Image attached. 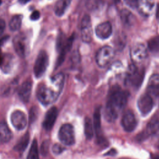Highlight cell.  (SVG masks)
<instances>
[{
    "instance_id": "obj_1",
    "label": "cell",
    "mask_w": 159,
    "mask_h": 159,
    "mask_svg": "<svg viewBox=\"0 0 159 159\" xmlns=\"http://www.w3.org/2000/svg\"><path fill=\"white\" fill-rule=\"evenodd\" d=\"M129 98V93L118 85L113 86L108 94L104 111V117L109 122H114L124 108Z\"/></svg>"
},
{
    "instance_id": "obj_2",
    "label": "cell",
    "mask_w": 159,
    "mask_h": 159,
    "mask_svg": "<svg viewBox=\"0 0 159 159\" xmlns=\"http://www.w3.org/2000/svg\"><path fill=\"white\" fill-rule=\"evenodd\" d=\"M64 75L60 73L52 79V86L48 87L42 83L39 85L37 90V97L44 106H47L57 100L60 94L64 84Z\"/></svg>"
},
{
    "instance_id": "obj_3",
    "label": "cell",
    "mask_w": 159,
    "mask_h": 159,
    "mask_svg": "<svg viewBox=\"0 0 159 159\" xmlns=\"http://www.w3.org/2000/svg\"><path fill=\"white\" fill-rule=\"evenodd\" d=\"M145 76V70L132 65L127 74L125 83L133 88H139L142 84Z\"/></svg>"
},
{
    "instance_id": "obj_4",
    "label": "cell",
    "mask_w": 159,
    "mask_h": 159,
    "mask_svg": "<svg viewBox=\"0 0 159 159\" xmlns=\"http://www.w3.org/2000/svg\"><path fill=\"white\" fill-rule=\"evenodd\" d=\"M58 139L65 145H73L75 142V135L73 125L70 124L62 125L58 132Z\"/></svg>"
},
{
    "instance_id": "obj_5",
    "label": "cell",
    "mask_w": 159,
    "mask_h": 159,
    "mask_svg": "<svg viewBox=\"0 0 159 159\" xmlns=\"http://www.w3.org/2000/svg\"><path fill=\"white\" fill-rule=\"evenodd\" d=\"M114 55L115 51L111 47L104 46L96 53V63L99 66L104 67L111 61Z\"/></svg>"
},
{
    "instance_id": "obj_6",
    "label": "cell",
    "mask_w": 159,
    "mask_h": 159,
    "mask_svg": "<svg viewBox=\"0 0 159 159\" xmlns=\"http://www.w3.org/2000/svg\"><path fill=\"white\" fill-rule=\"evenodd\" d=\"M48 65V56L44 50L39 53L34 66V73L36 78H41L45 73Z\"/></svg>"
},
{
    "instance_id": "obj_7",
    "label": "cell",
    "mask_w": 159,
    "mask_h": 159,
    "mask_svg": "<svg viewBox=\"0 0 159 159\" xmlns=\"http://www.w3.org/2000/svg\"><path fill=\"white\" fill-rule=\"evenodd\" d=\"M13 45L16 53L20 57L24 58L29 51V41L22 34L17 35L13 39Z\"/></svg>"
},
{
    "instance_id": "obj_8",
    "label": "cell",
    "mask_w": 159,
    "mask_h": 159,
    "mask_svg": "<svg viewBox=\"0 0 159 159\" xmlns=\"http://www.w3.org/2000/svg\"><path fill=\"white\" fill-rule=\"evenodd\" d=\"M137 106L143 116L148 115L153 107L152 96L147 93L142 94L138 99Z\"/></svg>"
},
{
    "instance_id": "obj_9",
    "label": "cell",
    "mask_w": 159,
    "mask_h": 159,
    "mask_svg": "<svg viewBox=\"0 0 159 159\" xmlns=\"http://www.w3.org/2000/svg\"><path fill=\"white\" fill-rule=\"evenodd\" d=\"M147 55V48L144 44L138 43L130 50V58L134 63H140L145 60Z\"/></svg>"
},
{
    "instance_id": "obj_10",
    "label": "cell",
    "mask_w": 159,
    "mask_h": 159,
    "mask_svg": "<svg viewBox=\"0 0 159 159\" xmlns=\"http://www.w3.org/2000/svg\"><path fill=\"white\" fill-rule=\"evenodd\" d=\"M121 124L124 130L127 132H132L136 127L137 120L134 112L130 110H127L123 114Z\"/></svg>"
},
{
    "instance_id": "obj_11",
    "label": "cell",
    "mask_w": 159,
    "mask_h": 159,
    "mask_svg": "<svg viewBox=\"0 0 159 159\" xmlns=\"http://www.w3.org/2000/svg\"><path fill=\"white\" fill-rule=\"evenodd\" d=\"M11 121L12 125L19 130L25 129L27 124L25 114L20 111H15L11 115Z\"/></svg>"
},
{
    "instance_id": "obj_12",
    "label": "cell",
    "mask_w": 159,
    "mask_h": 159,
    "mask_svg": "<svg viewBox=\"0 0 159 159\" xmlns=\"http://www.w3.org/2000/svg\"><path fill=\"white\" fill-rule=\"evenodd\" d=\"M93 30L90 17L86 15L83 17L81 22V38L83 42L88 43L92 39Z\"/></svg>"
},
{
    "instance_id": "obj_13",
    "label": "cell",
    "mask_w": 159,
    "mask_h": 159,
    "mask_svg": "<svg viewBox=\"0 0 159 159\" xmlns=\"http://www.w3.org/2000/svg\"><path fill=\"white\" fill-rule=\"evenodd\" d=\"M58 113V109L55 106H53L48 110L42 123V126L45 130L49 131L52 129L57 120Z\"/></svg>"
},
{
    "instance_id": "obj_14",
    "label": "cell",
    "mask_w": 159,
    "mask_h": 159,
    "mask_svg": "<svg viewBox=\"0 0 159 159\" xmlns=\"http://www.w3.org/2000/svg\"><path fill=\"white\" fill-rule=\"evenodd\" d=\"M32 82L31 80H27L20 86L18 90V95L23 102H28L31 95Z\"/></svg>"
},
{
    "instance_id": "obj_15",
    "label": "cell",
    "mask_w": 159,
    "mask_h": 159,
    "mask_svg": "<svg viewBox=\"0 0 159 159\" xmlns=\"http://www.w3.org/2000/svg\"><path fill=\"white\" fill-rule=\"evenodd\" d=\"M112 32V27L110 22H104L96 27L95 33L98 38L102 40L108 39Z\"/></svg>"
},
{
    "instance_id": "obj_16",
    "label": "cell",
    "mask_w": 159,
    "mask_h": 159,
    "mask_svg": "<svg viewBox=\"0 0 159 159\" xmlns=\"http://www.w3.org/2000/svg\"><path fill=\"white\" fill-rule=\"evenodd\" d=\"M154 6V0H138L137 8L142 15L149 16L153 12Z\"/></svg>"
},
{
    "instance_id": "obj_17",
    "label": "cell",
    "mask_w": 159,
    "mask_h": 159,
    "mask_svg": "<svg viewBox=\"0 0 159 159\" xmlns=\"http://www.w3.org/2000/svg\"><path fill=\"white\" fill-rule=\"evenodd\" d=\"M101 108L97 107L93 114V124L94 127V131L96 133V137L98 139L99 142H102L103 138L102 137L101 132Z\"/></svg>"
},
{
    "instance_id": "obj_18",
    "label": "cell",
    "mask_w": 159,
    "mask_h": 159,
    "mask_svg": "<svg viewBox=\"0 0 159 159\" xmlns=\"http://www.w3.org/2000/svg\"><path fill=\"white\" fill-rule=\"evenodd\" d=\"M147 93L152 96L159 95V74H153L150 76L147 84Z\"/></svg>"
},
{
    "instance_id": "obj_19",
    "label": "cell",
    "mask_w": 159,
    "mask_h": 159,
    "mask_svg": "<svg viewBox=\"0 0 159 159\" xmlns=\"http://www.w3.org/2000/svg\"><path fill=\"white\" fill-rule=\"evenodd\" d=\"M12 137V133L7 123L2 120L0 122V142L7 143Z\"/></svg>"
},
{
    "instance_id": "obj_20",
    "label": "cell",
    "mask_w": 159,
    "mask_h": 159,
    "mask_svg": "<svg viewBox=\"0 0 159 159\" xmlns=\"http://www.w3.org/2000/svg\"><path fill=\"white\" fill-rule=\"evenodd\" d=\"M71 0H58L54 7V12L56 16H62L68 9Z\"/></svg>"
},
{
    "instance_id": "obj_21",
    "label": "cell",
    "mask_w": 159,
    "mask_h": 159,
    "mask_svg": "<svg viewBox=\"0 0 159 159\" xmlns=\"http://www.w3.org/2000/svg\"><path fill=\"white\" fill-rule=\"evenodd\" d=\"M120 17L122 22L127 26H132L135 22V17L134 14L126 9L121 11Z\"/></svg>"
},
{
    "instance_id": "obj_22",
    "label": "cell",
    "mask_w": 159,
    "mask_h": 159,
    "mask_svg": "<svg viewBox=\"0 0 159 159\" xmlns=\"http://www.w3.org/2000/svg\"><path fill=\"white\" fill-rule=\"evenodd\" d=\"M146 133L149 135L159 134V119L158 118H153L149 121L147 125Z\"/></svg>"
},
{
    "instance_id": "obj_23",
    "label": "cell",
    "mask_w": 159,
    "mask_h": 159,
    "mask_svg": "<svg viewBox=\"0 0 159 159\" xmlns=\"http://www.w3.org/2000/svg\"><path fill=\"white\" fill-rule=\"evenodd\" d=\"M30 140V135L29 132L24 134L20 139L18 142L14 145V150L18 152H23L28 146Z\"/></svg>"
},
{
    "instance_id": "obj_24",
    "label": "cell",
    "mask_w": 159,
    "mask_h": 159,
    "mask_svg": "<svg viewBox=\"0 0 159 159\" xmlns=\"http://www.w3.org/2000/svg\"><path fill=\"white\" fill-rule=\"evenodd\" d=\"M84 131L86 138L90 140L93 138L94 135V127L92 120L89 117H86L84 123Z\"/></svg>"
},
{
    "instance_id": "obj_25",
    "label": "cell",
    "mask_w": 159,
    "mask_h": 159,
    "mask_svg": "<svg viewBox=\"0 0 159 159\" xmlns=\"http://www.w3.org/2000/svg\"><path fill=\"white\" fill-rule=\"evenodd\" d=\"M23 16L21 14L14 16L10 20L9 22V28L12 31L18 30L22 24Z\"/></svg>"
},
{
    "instance_id": "obj_26",
    "label": "cell",
    "mask_w": 159,
    "mask_h": 159,
    "mask_svg": "<svg viewBox=\"0 0 159 159\" xmlns=\"http://www.w3.org/2000/svg\"><path fill=\"white\" fill-rule=\"evenodd\" d=\"M12 61L13 57L11 55L6 54L3 55V59L1 67L4 73H7L11 70L12 66Z\"/></svg>"
},
{
    "instance_id": "obj_27",
    "label": "cell",
    "mask_w": 159,
    "mask_h": 159,
    "mask_svg": "<svg viewBox=\"0 0 159 159\" xmlns=\"http://www.w3.org/2000/svg\"><path fill=\"white\" fill-rule=\"evenodd\" d=\"M27 159H39V148L37 140L34 139L29 151Z\"/></svg>"
},
{
    "instance_id": "obj_28",
    "label": "cell",
    "mask_w": 159,
    "mask_h": 159,
    "mask_svg": "<svg viewBox=\"0 0 159 159\" xmlns=\"http://www.w3.org/2000/svg\"><path fill=\"white\" fill-rule=\"evenodd\" d=\"M148 48L151 52L159 51V37L157 36L151 39L148 42Z\"/></svg>"
},
{
    "instance_id": "obj_29",
    "label": "cell",
    "mask_w": 159,
    "mask_h": 159,
    "mask_svg": "<svg viewBox=\"0 0 159 159\" xmlns=\"http://www.w3.org/2000/svg\"><path fill=\"white\" fill-rule=\"evenodd\" d=\"M49 147H50V142L48 140H46L43 142V143L41 145L40 148V152L42 155L46 156L49 151Z\"/></svg>"
},
{
    "instance_id": "obj_30",
    "label": "cell",
    "mask_w": 159,
    "mask_h": 159,
    "mask_svg": "<svg viewBox=\"0 0 159 159\" xmlns=\"http://www.w3.org/2000/svg\"><path fill=\"white\" fill-rule=\"evenodd\" d=\"M38 116V109L35 106H33L29 111V121L32 124L34 122Z\"/></svg>"
},
{
    "instance_id": "obj_31",
    "label": "cell",
    "mask_w": 159,
    "mask_h": 159,
    "mask_svg": "<svg viewBox=\"0 0 159 159\" xmlns=\"http://www.w3.org/2000/svg\"><path fill=\"white\" fill-rule=\"evenodd\" d=\"M64 148L59 143H55L53 145L52 147V152L55 154V155H59L61 153H62V152L64 150Z\"/></svg>"
},
{
    "instance_id": "obj_32",
    "label": "cell",
    "mask_w": 159,
    "mask_h": 159,
    "mask_svg": "<svg viewBox=\"0 0 159 159\" xmlns=\"http://www.w3.org/2000/svg\"><path fill=\"white\" fill-rule=\"evenodd\" d=\"M125 4L128 5L129 7L135 8L137 7V1L138 0H124Z\"/></svg>"
},
{
    "instance_id": "obj_33",
    "label": "cell",
    "mask_w": 159,
    "mask_h": 159,
    "mask_svg": "<svg viewBox=\"0 0 159 159\" xmlns=\"http://www.w3.org/2000/svg\"><path fill=\"white\" fill-rule=\"evenodd\" d=\"M40 14L39 11H34L31 14V15L30 16V18L32 20H37L40 18Z\"/></svg>"
},
{
    "instance_id": "obj_34",
    "label": "cell",
    "mask_w": 159,
    "mask_h": 159,
    "mask_svg": "<svg viewBox=\"0 0 159 159\" xmlns=\"http://www.w3.org/2000/svg\"><path fill=\"white\" fill-rule=\"evenodd\" d=\"M6 27V23L3 19H0V35L3 33Z\"/></svg>"
},
{
    "instance_id": "obj_35",
    "label": "cell",
    "mask_w": 159,
    "mask_h": 159,
    "mask_svg": "<svg viewBox=\"0 0 159 159\" xmlns=\"http://www.w3.org/2000/svg\"><path fill=\"white\" fill-rule=\"evenodd\" d=\"M116 153V151L114 149H111L107 153H106V155H114Z\"/></svg>"
},
{
    "instance_id": "obj_36",
    "label": "cell",
    "mask_w": 159,
    "mask_h": 159,
    "mask_svg": "<svg viewBox=\"0 0 159 159\" xmlns=\"http://www.w3.org/2000/svg\"><path fill=\"white\" fill-rule=\"evenodd\" d=\"M151 159H159L158 154H152L151 155Z\"/></svg>"
},
{
    "instance_id": "obj_37",
    "label": "cell",
    "mask_w": 159,
    "mask_h": 159,
    "mask_svg": "<svg viewBox=\"0 0 159 159\" xmlns=\"http://www.w3.org/2000/svg\"><path fill=\"white\" fill-rule=\"evenodd\" d=\"M31 0H19V2L21 4H25L26 3H27L28 2H29Z\"/></svg>"
},
{
    "instance_id": "obj_38",
    "label": "cell",
    "mask_w": 159,
    "mask_h": 159,
    "mask_svg": "<svg viewBox=\"0 0 159 159\" xmlns=\"http://www.w3.org/2000/svg\"><path fill=\"white\" fill-rule=\"evenodd\" d=\"M156 16H157V18L158 19V20H159V4L157 6V12H156Z\"/></svg>"
},
{
    "instance_id": "obj_39",
    "label": "cell",
    "mask_w": 159,
    "mask_h": 159,
    "mask_svg": "<svg viewBox=\"0 0 159 159\" xmlns=\"http://www.w3.org/2000/svg\"><path fill=\"white\" fill-rule=\"evenodd\" d=\"M157 148L159 149V140H158V142H157Z\"/></svg>"
},
{
    "instance_id": "obj_40",
    "label": "cell",
    "mask_w": 159,
    "mask_h": 159,
    "mask_svg": "<svg viewBox=\"0 0 159 159\" xmlns=\"http://www.w3.org/2000/svg\"><path fill=\"white\" fill-rule=\"evenodd\" d=\"M112 1H114L115 2H117V3L119 1V0H112Z\"/></svg>"
},
{
    "instance_id": "obj_41",
    "label": "cell",
    "mask_w": 159,
    "mask_h": 159,
    "mask_svg": "<svg viewBox=\"0 0 159 159\" xmlns=\"http://www.w3.org/2000/svg\"><path fill=\"white\" fill-rule=\"evenodd\" d=\"M1 2H2V1H1V0H0V5H1Z\"/></svg>"
}]
</instances>
